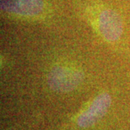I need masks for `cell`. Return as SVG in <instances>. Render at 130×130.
Here are the masks:
<instances>
[{"mask_svg": "<svg viewBox=\"0 0 130 130\" xmlns=\"http://www.w3.org/2000/svg\"><path fill=\"white\" fill-rule=\"evenodd\" d=\"M111 105V97L107 92L97 95L75 117V123L81 128L94 126L105 115Z\"/></svg>", "mask_w": 130, "mask_h": 130, "instance_id": "cell-2", "label": "cell"}, {"mask_svg": "<svg viewBox=\"0 0 130 130\" xmlns=\"http://www.w3.org/2000/svg\"><path fill=\"white\" fill-rule=\"evenodd\" d=\"M84 79V74L78 68L58 65L52 69L47 76L49 87L57 92H69L76 89Z\"/></svg>", "mask_w": 130, "mask_h": 130, "instance_id": "cell-1", "label": "cell"}, {"mask_svg": "<svg viewBox=\"0 0 130 130\" xmlns=\"http://www.w3.org/2000/svg\"><path fill=\"white\" fill-rule=\"evenodd\" d=\"M96 26L100 35L107 41L118 40L123 33V22L120 16L110 9H102L99 13Z\"/></svg>", "mask_w": 130, "mask_h": 130, "instance_id": "cell-3", "label": "cell"}, {"mask_svg": "<svg viewBox=\"0 0 130 130\" xmlns=\"http://www.w3.org/2000/svg\"><path fill=\"white\" fill-rule=\"evenodd\" d=\"M5 12L23 17H35L43 11V0H1Z\"/></svg>", "mask_w": 130, "mask_h": 130, "instance_id": "cell-4", "label": "cell"}]
</instances>
